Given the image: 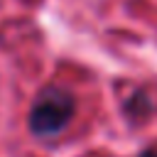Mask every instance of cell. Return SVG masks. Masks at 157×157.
Returning a JSON list of instances; mask_svg holds the SVG:
<instances>
[{
	"instance_id": "obj_1",
	"label": "cell",
	"mask_w": 157,
	"mask_h": 157,
	"mask_svg": "<svg viewBox=\"0 0 157 157\" xmlns=\"http://www.w3.org/2000/svg\"><path fill=\"white\" fill-rule=\"evenodd\" d=\"M71 115H74V96L64 88L49 86L37 96L29 110V128L37 137H52L69 125Z\"/></svg>"
},
{
	"instance_id": "obj_2",
	"label": "cell",
	"mask_w": 157,
	"mask_h": 157,
	"mask_svg": "<svg viewBox=\"0 0 157 157\" xmlns=\"http://www.w3.org/2000/svg\"><path fill=\"white\" fill-rule=\"evenodd\" d=\"M140 157H157V150H145Z\"/></svg>"
}]
</instances>
